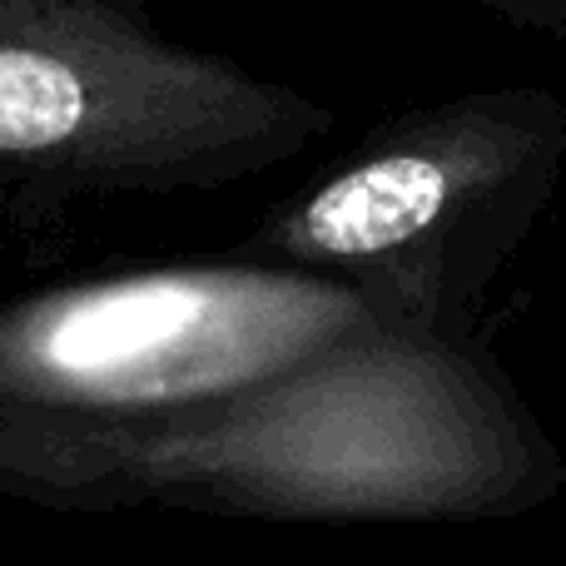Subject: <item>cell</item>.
<instances>
[{"mask_svg":"<svg viewBox=\"0 0 566 566\" xmlns=\"http://www.w3.org/2000/svg\"><path fill=\"white\" fill-rule=\"evenodd\" d=\"M552 492V452L468 338L378 328L234 402L75 452L40 507L269 522L488 517Z\"/></svg>","mask_w":566,"mask_h":566,"instance_id":"obj_1","label":"cell"},{"mask_svg":"<svg viewBox=\"0 0 566 566\" xmlns=\"http://www.w3.org/2000/svg\"><path fill=\"white\" fill-rule=\"evenodd\" d=\"M392 323L353 283L254 254L119 269L0 298V492L75 452L234 402Z\"/></svg>","mask_w":566,"mask_h":566,"instance_id":"obj_2","label":"cell"},{"mask_svg":"<svg viewBox=\"0 0 566 566\" xmlns=\"http://www.w3.org/2000/svg\"><path fill=\"white\" fill-rule=\"evenodd\" d=\"M333 125L308 90L165 35L149 0H0V214L214 195Z\"/></svg>","mask_w":566,"mask_h":566,"instance_id":"obj_3","label":"cell"},{"mask_svg":"<svg viewBox=\"0 0 566 566\" xmlns=\"http://www.w3.org/2000/svg\"><path fill=\"white\" fill-rule=\"evenodd\" d=\"M562 149L566 105L537 90L422 105L274 199L234 249L353 283L398 328L468 338L472 298Z\"/></svg>","mask_w":566,"mask_h":566,"instance_id":"obj_4","label":"cell"},{"mask_svg":"<svg viewBox=\"0 0 566 566\" xmlns=\"http://www.w3.org/2000/svg\"><path fill=\"white\" fill-rule=\"evenodd\" d=\"M478 6L527 20V25H566V0H478Z\"/></svg>","mask_w":566,"mask_h":566,"instance_id":"obj_5","label":"cell"}]
</instances>
